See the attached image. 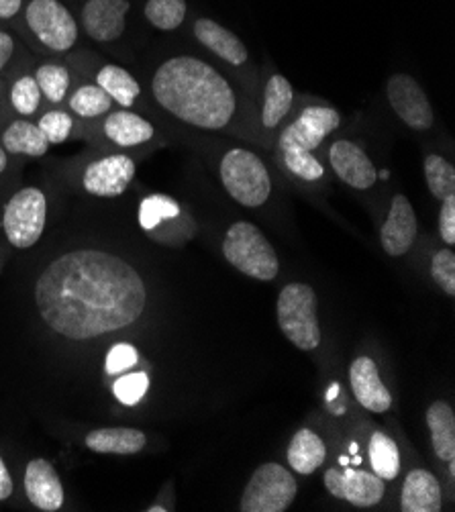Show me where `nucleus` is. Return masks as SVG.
Instances as JSON below:
<instances>
[{"instance_id": "nucleus-1", "label": "nucleus", "mask_w": 455, "mask_h": 512, "mask_svg": "<svg viewBox=\"0 0 455 512\" xmlns=\"http://www.w3.org/2000/svg\"><path fill=\"white\" fill-rule=\"evenodd\" d=\"M147 290L137 270L103 249L68 251L39 274L35 304L43 323L70 341H88L133 325Z\"/></svg>"}, {"instance_id": "nucleus-2", "label": "nucleus", "mask_w": 455, "mask_h": 512, "mask_svg": "<svg viewBox=\"0 0 455 512\" xmlns=\"http://www.w3.org/2000/svg\"><path fill=\"white\" fill-rule=\"evenodd\" d=\"M151 94L178 121L207 131L225 129L237 109L235 92L221 72L192 56L166 60L151 78Z\"/></svg>"}, {"instance_id": "nucleus-3", "label": "nucleus", "mask_w": 455, "mask_h": 512, "mask_svg": "<svg viewBox=\"0 0 455 512\" xmlns=\"http://www.w3.org/2000/svg\"><path fill=\"white\" fill-rule=\"evenodd\" d=\"M223 255L233 268L254 280L270 282L280 272V262L272 243L254 223L237 221L227 229Z\"/></svg>"}, {"instance_id": "nucleus-4", "label": "nucleus", "mask_w": 455, "mask_h": 512, "mask_svg": "<svg viewBox=\"0 0 455 512\" xmlns=\"http://www.w3.org/2000/svg\"><path fill=\"white\" fill-rule=\"evenodd\" d=\"M219 176L227 194L245 209H258L272 194L270 172L254 151L233 147L219 166Z\"/></svg>"}, {"instance_id": "nucleus-5", "label": "nucleus", "mask_w": 455, "mask_h": 512, "mask_svg": "<svg viewBox=\"0 0 455 512\" xmlns=\"http://www.w3.org/2000/svg\"><path fill=\"white\" fill-rule=\"evenodd\" d=\"M278 325L286 339L300 351H313L321 345L317 319V294L309 284L292 282L278 296Z\"/></svg>"}, {"instance_id": "nucleus-6", "label": "nucleus", "mask_w": 455, "mask_h": 512, "mask_svg": "<svg viewBox=\"0 0 455 512\" xmlns=\"http://www.w3.org/2000/svg\"><path fill=\"white\" fill-rule=\"evenodd\" d=\"M29 33L54 54H66L80 39V23L62 0H29L23 7Z\"/></svg>"}, {"instance_id": "nucleus-7", "label": "nucleus", "mask_w": 455, "mask_h": 512, "mask_svg": "<svg viewBox=\"0 0 455 512\" xmlns=\"http://www.w3.org/2000/svg\"><path fill=\"white\" fill-rule=\"evenodd\" d=\"M47 223V196L37 186H25L17 190L3 209V231L9 243L17 249L33 247Z\"/></svg>"}, {"instance_id": "nucleus-8", "label": "nucleus", "mask_w": 455, "mask_h": 512, "mask_svg": "<svg viewBox=\"0 0 455 512\" xmlns=\"http://www.w3.org/2000/svg\"><path fill=\"white\" fill-rule=\"evenodd\" d=\"M294 476L280 464L260 466L241 496L243 512H284L296 498Z\"/></svg>"}, {"instance_id": "nucleus-9", "label": "nucleus", "mask_w": 455, "mask_h": 512, "mask_svg": "<svg viewBox=\"0 0 455 512\" xmlns=\"http://www.w3.org/2000/svg\"><path fill=\"white\" fill-rule=\"evenodd\" d=\"M137 164L127 153H109V156L90 162L82 172V188L98 198H119L135 180Z\"/></svg>"}, {"instance_id": "nucleus-10", "label": "nucleus", "mask_w": 455, "mask_h": 512, "mask_svg": "<svg viewBox=\"0 0 455 512\" xmlns=\"http://www.w3.org/2000/svg\"><path fill=\"white\" fill-rule=\"evenodd\" d=\"M386 94L392 111L398 119L415 129V131H429L435 123L433 107L421 88V84L409 74H394L386 84Z\"/></svg>"}, {"instance_id": "nucleus-11", "label": "nucleus", "mask_w": 455, "mask_h": 512, "mask_svg": "<svg viewBox=\"0 0 455 512\" xmlns=\"http://www.w3.org/2000/svg\"><path fill=\"white\" fill-rule=\"evenodd\" d=\"M341 125V115L331 107H309L300 113V117L290 123L280 139L278 147L296 149V151H311L319 149V145Z\"/></svg>"}, {"instance_id": "nucleus-12", "label": "nucleus", "mask_w": 455, "mask_h": 512, "mask_svg": "<svg viewBox=\"0 0 455 512\" xmlns=\"http://www.w3.org/2000/svg\"><path fill=\"white\" fill-rule=\"evenodd\" d=\"M131 0H86L80 11L84 33L96 43H113L127 29Z\"/></svg>"}, {"instance_id": "nucleus-13", "label": "nucleus", "mask_w": 455, "mask_h": 512, "mask_svg": "<svg viewBox=\"0 0 455 512\" xmlns=\"http://www.w3.org/2000/svg\"><path fill=\"white\" fill-rule=\"evenodd\" d=\"M325 488L335 496L353 506H374L384 498L386 484L380 476L364 470H339L331 468L325 472Z\"/></svg>"}, {"instance_id": "nucleus-14", "label": "nucleus", "mask_w": 455, "mask_h": 512, "mask_svg": "<svg viewBox=\"0 0 455 512\" xmlns=\"http://www.w3.org/2000/svg\"><path fill=\"white\" fill-rule=\"evenodd\" d=\"M329 162L341 182L356 190H368L378 182V170L368 153L353 141L339 139L329 149Z\"/></svg>"}, {"instance_id": "nucleus-15", "label": "nucleus", "mask_w": 455, "mask_h": 512, "mask_svg": "<svg viewBox=\"0 0 455 512\" xmlns=\"http://www.w3.org/2000/svg\"><path fill=\"white\" fill-rule=\"evenodd\" d=\"M417 215L411 200L404 194H396L390 202V213L382 225L380 241L382 247L392 258H400L407 253L417 239Z\"/></svg>"}, {"instance_id": "nucleus-16", "label": "nucleus", "mask_w": 455, "mask_h": 512, "mask_svg": "<svg viewBox=\"0 0 455 512\" xmlns=\"http://www.w3.org/2000/svg\"><path fill=\"white\" fill-rule=\"evenodd\" d=\"M25 492L29 502L43 510L56 512L64 506V486L56 468L47 459H31L25 470Z\"/></svg>"}, {"instance_id": "nucleus-17", "label": "nucleus", "mask_w": 455, "mask_h": 512, "mask_svg": "<svg viewBox=\"0 0 455 512\" xmlns=\"http://www.w3.org/2000/svg\"><path fill=\"white\" fill-rule=\"evenodd\" d=\"M349 382L356 400L372 413H386L392 406V396L384 386L378 366L362 355L349 368Z\"/></svg>"}, {"instance_id": "nucleus-18", "label": "nucleus", "mask_w": 455, "mask_h": 512, "mask_svg": "<svg viewBox=\"0 0 455 512\" xmlns=\"http://www.w3.org/2000/svg\"><path fill=\"white\" fill-rule=\"evenodd\" d=\"M194 37L205 45L211 54L231 66H243L247 62V47L243 41L213 19H198L194 23Z\"/></svg>"}, {"instance_id": "nucleus-19", "label": "nucleus", "mask_w": 455, "mask_h": 512, "mask_svg": "<svg viewBox=\"0 0 455 512\" xmlns=\"http://www.w3.org/2000/svg\"><path fill=\"white\" fill-rule=\"evenodd\" d=\"M443 492L437 478L427 470L409 472L402 484L400 510L404 512H439L443 510Z\"/></svg>"}, {"instance_id": "nucleus-20", "label": "nucleus", "mask_w": 455, "mask_h": 512, "mask_svg": "<svg viewBox=\"0 0 455 512\" xmlns=\"http://www.w3.org/2000/svg\"><path fill=\"white\" fill-rule=\"evenodd\" d=\"M103 133L117 147L129 149V147H137V145H143V143L154 139L156 129L141 115H137L129 109H121V111H111L105 117Z\"/></svg>"}, {"instance_id": "nucleus-21", "label": "nucleus", "mask_w": 455, "mask_h": 512, "mask_svg": "<svg viewBox=\"0 0 455 512\" xmlns=\"http://www.w3.org/2000/svg\"><path fill=\"white\" fill-rule=\"evenodd\" d=\"M86 447L94 453H115V455H135L147 445L145 433L129 427H103L94 429L84 439Z\"/></svg>"}, {"instance_id": "nucleus-22", "label": "nucleus", "mask_w": 455, "mask_h": 512, "mask_svg": "<svg viewBox=\"0 0 455 512\" xmlns=\"http://www.w3.org/2000/svg\"><path fill=\"white\" fill-rule=\"evenodd\" d=\"M0 145L5 147L9 156H27V158H41L49 151V141L37 127L27 119H15L7 125L0 137Z\"/></svg>"}, {"instance_id": "nucleus-23", "label": "nucleus", "mask_w": 455, "mask_h": 512, "mask_svg": "<svg viewBox=\"0 0 455 512\" xmlns=\"http://www.w3.org/2000/svg\"><path fill=\"white\" fill-rule=\"evenodd\" d=\"M327 457L323 439L311 429H300L288 447V464L300 476H311L317 472Z\"/></svg>"}, {"instance_id": "nucleus-24", "label": "nucleus", "mask_w": 455, "mask_h": 512, "mask_svg": "<svg viewBox=\"0 0 455 512\" xmlns=\"http://www.w3.org/2000/svg\"><path fill=\"white\" fill-rule=\"evenodd\" d=\"M427 425L435 455L441 462H449L455 457V415L451 406L443 400L433 402L427 411Z\"/></svg>"}, {"instance_id": "nucleus-25", "label": "nucleus", "mask_w": 455, "mask_h": 512, "mask_svg": "<svg viewBox=\"0 0 455 512\" xmlns=\"http://www.w3.org/2000/svg\"><path fill=\"white\" fill-rule=\"evenodd\" d=\"M94 84H98L103 88L109 98L121 109H131L137 98L141 96V86L139 82L133 78V74H129L123 66L117 64H105L96 72V80Z\"/></svg>"}, {"instance_id": "nucleus-26", "label": "nucleus", "mask_w": 455, "mask_h": 512, "mask_svg": "<svg viewBox=\"0 0 455 512\" xmlns=\"http://www.w3.org/2000/svg\"><path fill=\"white\" fill-rule=\"evenodd\" d=\"M294 90L292 84L282 76L274 74L266 82L264 90V107H262V123L266 129H276L292 109Z\"/></svg>"}, {"instance_id": "nucleus-27", "label": "nucleus", "mask_w": 455, "mask_h": 512, "mask_svg": "<svg viewBox=\"0 0 455 512\" xmlns=\"http://www.w3.org/2000/svg\"><path fill=\"white\" fill-rule=\"evenodd\" d=\"M113 105L115 102L98 84H82L68 98L70 111L82 119L105 117L113 111Z\"/></svg>"}, {"instance_id": "nucleus-28", "label": "nucleus", "mask_w": 455, "mask_h": 512, "mask_svg": "<svg viewBox=\"0 0 455 512\" xmlns=\"http://www.w3.org/2000/svg\"><path fill=\"white\" fill-rule=\"evenodd\" d=\"M180 215H182V207L174 198L162 196V194H154V196L143 198V202H141V207H139V225H141L143 231L154 233L164 223L180 219Z\"/></svg>"}, {"instance_id": "nucleus-29", "label": "nucleus", "mask_w": 455, "mask_h": 512, "mask_svg": "<svg viewBox=\"0 0 455 512\" xmlns=\"http://www.w3.org/2000/svg\"><path fill=\"white\" fill-rule=\"evenodd\" d=\"M33 76L45 100L52 102V105H60V102L66 100L72 86V76L64 64H56V62L41 64Z\"/></svg>"}, {"instance_id": "nucleus-30", "label": "nucleus", "mask_w": 455, "mask_h": 512, "mask_svg": "<svg viewBox=\"0 0 455 512\" xmlns=\"http://www.w3.org/2000/svg\"><path fill=\"white\" fill-rule=\"evenodd\" d=\"M370 464L376 476H380L384 482L394 480L400 472V453L386 433L376 431L370 441Z\"/></svg>"}, {"instance_id": "nucleus-31", "label": "nucleus", "mask_w": 455, "mask_h": 512, "mask_svg": "<svg viewBox=\"0 0 455 512\" xmlns=\"http://www.w3.org/2000/svg\"><path fill=\"white\" fill-rule=\"evenodd\" d=\"M186 0H147L143 17L160 31H176L186 21Z\"/></svg>"}, {"instance_id": "nucleus-32", "label": "nucleus", "mask_w": 455, "mask_h": 512, "mask_svg": "<svg viewBox=\"0 0 455 512\" xmlns=\"http://www.w3.org/2000/svg\"><path fill=\"white\" fill-rule=\"evenodd\" d=\"M425 180L431 194L439 200L455 194V168L437 153L425 158Z\"/></svg>"}, {"instance_id": "nucleus-33", "label": "nucleus", "mask_w": 455, "mask_h": 512, "mask_svg": "<svg viewBox=\"0 0 455 512\" xmlns=\"http://www.w3.org/2000/svg\"><path fill=\"white\" fill-rule=\"evenodd\" d=\"M9 100H11V107L15 109L17 115H21V117H33V115L39 111L41 100H43L35 76H33V74H23V76H19V78L13 82V86H11Z\"/></svg>"}, {"instance_id": "nucleus-34", "label": "nucleus", "mask_w": 455, "mask_h": 512, "mask_svg": "<svg viewBox=\"0 0 455 512\" xmlns=\"http://www.w3.org/2000/svg\"><path fill=\"white\" fill-rule=\"evenodd\" d=\"M282 160L284 166L290 174H294L296 178L305 180V182H317L325 176V168L321 166V162L315 158V153L311 151H296V149H284Z\"/></svg>"}, {"instance_id": "nucleus-35", "label": "nucleus", "mask_w": 455, "mask_h": 512, "mask_svg": "<svg viewBox=\"0 0 455 512\" xmlns=\"http://www.w3.org/2000/svg\"><path fill=\"white\" fill-rule=\"evenodd\" d=\"M37 127L47 137L49 145H60L70 139V135L74 131V117L68 111L52 109L39 117Z\"/></svg>"}, {"instance_id": "nucleus-36", "label": "nucleus", "mask_w": 455, "mask_h": 512, "mask_svg": "<svg viewBox=\"0 0 455 512\" xmlns=\"http://www.w3.org/2000/svg\"><path fill=\"white\" fill-rule=\"evenodd\" d=\"M431 276L447 296L455 294V253L451 249H439L433 255Z\"/></svg>"}, {"instance_id": "nucleus-37", "label": "nucleus", "mask_w": 455, "mask_h": 512, "mask_svg": "<svg viewBox=\"0 0 455 512\" xmlns=\"http://www.w3.org/2000/svg\"><path fill=\"white\" fill-rule=\"evenodd\" d=\"M149 388V378L145 372H135L119 378L113 386V392L117 400L125 406H135L147 392Z\"/></svg>"}, {"instance_id": "nucleus-38", "label": "nucleus", "mask_w": 455, "mask_h": 512, "mask_svg": "<svg viewBox=\"0 0 455 512\" xmlns=\"http://www.w3.org/2000/svg\"><path fill=\"white\" fill-rule=\"evenodd\" d=\"M139 362V353L133 345L129 343H117L109 353L105 360V372L109 376H119L125 374L127 370H131L135 364Z\"/></svg>"}, {"instance_id": "nucleus-39", "label": "nucleus", "mask_w": 455, "mask_h": 512, "mask_svg": "<svg viewBox=\"0 0 455 512\" xmlns=\"http://www.w3.org/2000/svg\"><path fill=\"white\" fill-rule=\"evenodd\" d=\"M439 211V235L447 245L455 243V194L441 200Z\"/></svg>"}, {"instance_id": "nucleus-40", "label": "nucleus", "mask_w": 455, "mask_h": 512, "mask_svg": "<svg viewBox=\"0 0 455 512\" xmlns=\"http://www.w3.org/2000/svg\"><path fill=\"white\" fill-rule=\"evenodd\" d=\"M15 51H17L15 37L9 31L0 29V72H3L9 66V62L15 56Z\"/></svg>"}, {"instance_id": "nucleus-41", "label": "nucleus", "mask_w": 455, "mask_h": 512, "mask_svg": "<svg viewBox=\"0 0 455 512\" xmlns=\"http://www.w3.org/2000/svg\"><path fill=\"white\" fill-rule=\"evenodd\" d=\"M25 0H0V21L17 19L23 13Z\"/></svg>"}, {"instance_id": "nucleus-42", "label": "nucleus", "mask_w": 455, "mask_h": 512, "mask_svg": "<svg viewBox=\"0 0 455 512\" xmlns=\"http://www.w3.org/2000/svg\"><path fill=\"white\" fill-rule=\"evenodd\" d=\"M13 490H15L13 478H11V474H9V468H7V464H5V459L0 457V502L11 498Z\"/></svg>"}, {"instance_id": "nucleus-43", "label": "nucleus", "mask_w": 455, "mask_h": 512, "mask_svg": "<svg viewBox=\"0 0 455 512\" xmlns=\"http://www.w3.org/2000/svg\"><path fill=\"white\" fill-rule=\"evenodd\" d=\"M9 168V153L5 151V147L0 145V176L5 174V170Z\"/></svg>"}, {"instance_id": "nucleus-44", "label": "nucleus", "mask_w": 455, "mask_h": 512, "mask_svg": "<svg viewBox=\"0 0 455 512\" xmlns=\"http://www.w3.org/2000/svg\"><path fill=\"white\" fill-rule=\"evenodd\" d=\"M147 510H149V512H164L166 508H164V506H151V508H147Z\"/></svg>"}, {"instance_id": "nucleus-45", "label": "nucleus", "mask_w": 455, "mask_h": 512, "mask_svg": "<svg viewBox=\"0 0 455 512\" xmlns=\"http://www.w3.org/2000/svg\"><path fill=\"white\" fill-rule=\"evenodd\" d=\"M349 451H351V453H356V451H358V445H356V443H351V447H349Z\"/></svg>"}, {"instance_id": "nucleus-46", "label": "nucleus", "mask_w": 455, "mask_h": 512, "mask_svg": "<svg viewBox=\"0 0 455 512\" xmlns=\"http://www.w3.org/2000/svg\"><path fill=\"white\" fill-rule=\"evenodd\" d=\"M0 94H3V82H0Z\"/></svg>"}]
</instances>
